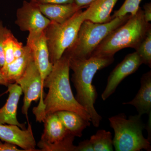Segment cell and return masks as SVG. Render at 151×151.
Listing matches in <instances>:
<instances>
[{
    "label": "cell",
    "instance_id": "30bf717a",
    "mask_svg": "<svg viewBox=\"0 0 151 151\" xmlns=\"http://www.w3.org/2000/svg\"><path fill=\"white\" fill-rule=\"evenodd\" d=\"M142 64V60L136 51L126 55L108 76L107 85L101 95L103 100L105 101L113 94L121 82L136 72Z\"/></svg>",
    "mask_w": 151,
    "mask_h": 151
},
{
    "label": "cell",
    "instance_id": "9c48e42d",
    "mask_svg": "<svg viewBox=\"0 0 151 151\" xmlns=\"http://www.w3.org/2000/svg\"><path fill=\"white\" fill-rule=\"evenodd\" d=\"M22 5L17 9L15 24L22 31L29 33L42 32L50 23L42 14L37 4L23 1Z\"/></svg>",
    "mask_w": 151,
    "mask_h": 151
},
{
    "label": "cell",
    "instance_id": "603a6c76",
    "mask_svg": "<svg viewBox=\"0 0 151 151\" xmlns=\"http://www.w3.org/2000/svg\"><path fill=\"white\" fill-rule=\"evenodd\" d=\"M12 32L6 27L3 24L2 21H0V69L4 64L5 59L4 52V42L5 40L10 33Z\"/></svg>",
    "mask_w": 151,
    "mask_h": 151
},
{
    "label": "cell",
    "instance_id": "5b68a950",
    "mask_svg": "<svg viewBox=\"0 0 151 151\" xmlns=\"http://www.w3.org/2000/svg\"><path fill=\"white\" fill-rule=\"evenodd\" d=\"M142 116L137 114L128 119L121 113L109 118L110 127L114 131L113 147L116 151L151 150V142L143 134L146 125Z\"/></svg>",
    "mask_w": 151,
    "mask_h": 151
},
{
    "label": "cell",
    "instance_id": "484cf974",
    "mask_svg": "<svg viewBox=\"0 0 151 151\" xmlns=\"http://www.w3.org/2000/svg\"><path fill=\"white\" fill-rule=\"evenodd\" d=\"M24 151L23 150H19L16 146L12 144L0 142V151Z\"/></svg>",
    "mask_w": 151,
    "mask_h": 151
},
{
    "label": "cell",
    "instance_id": "3957f363",
    "mask_svg": "<svg viewBox=\"0 0 151 151\" xmlns=\"http://www.w3.org/2000/svg\"><path fill=\"white\" fill-rule=\"evenodd\" d=\"M150 30L151 24L146 21L140 7L136 14L130 15L125 23L102 41L91 56L113 57L123 49L132 48L136 50Z\"/></svg>",
    "mask_w": 151,
    "mask_h": 151
},
{
    "label": "cell",
    "instance_id": "6da1fadb",
    "mask_svg": "<svg viewBox=\"0 0 151 151\" xmlns=\"http://www.w3.org/2000/svg\"><path fill=\"white\" fill-rule=\"evenodd\" d=\"M69 59L65 55L53 64L51 72L44 81L48 91L37 122H43L47 115L60 111H73L91 122L89 113L76 99L69 80Z\"/></svg>",
    "mask_w": 151,
    "mask_h": 151
},
{
    "label": "cell",
    "instance_id": "ffe728a7",
    "mask_svg": "<svg viewBox=\"0 0 151 151\" xmlns=\"http://www.w3.org/2000/svg\"><path fill=\"white\" fill-rule=\"evenodd\" d=\"M94 151H113V139L110 132L104 129L98 130L90 137Z\"/></svg>",
    "mask_w": 151,
    "mask_h": 151
},
{
    "label": "cell",
    "instance_id": "52a82bcc",
    "mask_svg": "<svg viewBox=\"0 0 151 151\" xmlns=\"http://www.w3.org/2000/svg\"><path fill=\"white\" fill-rule=\"evenodd\" d=\"M44 129L37 146L42 151H76L75 137L64 127L55 113L47 115Z\"/></svg>",
    "mask_w": 151,
    "mask_h": 151
},
{
    "label": "cell",
    "instance_id": "8992f818",
    "mask_svg": "<svg viewBox=\"0 0 151 151\" xmlns=\"http://www.w3.org/2000/svg\"><path fill=\"white\" fill-rule=\"evenodd\" d=\"M84 20V12L81 9L62 23L50 22L44 31L50 60L52 64L58 60L74 43L80 26Z\"/></svg>",
    "mask_w": 151,
    "mask_h": 151
},
{
    "label": "cell",
    "instance_id": "277c9868",
    "mask_svg": "<svg viewBox=\"0 0 151 151\" xmlns=\"http://www.w3.org/2000/svg\"><path fill=\"white\" fill-rule=\"evenodd\" d=\"M130 17L128 14L117 17L104 23L84 20L80 26L74 43L63 54L68 57L89 58L102 41L113 31L125 23Z\"/></svg>",
    "mask_w": 151,
    "mask_h": 151
},
{
    "label": "cell",
    "instance_id": "9a60e30c",
    "mask_svg": "<svg viewBox=\"0 0 151 151\" xmlns=\"http://www.w3.org/2000/svg\"><path fill=\"white\" fill-rule=\"evenodd\" d=\"M141 87L133 100L123 105L134 106L138 115L142 116L151 113V71L144 73L141 78Z\"/></svg>",
    "mask_w": 151,
    "mask_h": 151
},
{
    "label": "cell",
    "instance_id": "4316f807",
    "mask_svg": "<svg viewBox=\"0 0 151 151\" xmlns=\"http://www.w3.org/2000/svg\"><path fill=\"white\" fill-rule=\"evenodd\" d=\"M144 18L146 22L150 23L151 21V3H146L143 6Z\"/></svg>",
    "mask_w": 151,
    "mask_h": 151
},
{
    "label": "cell",
    "instance_id": "ac0fdd59",
    "mask_svg": "<svg viewBox=\"0 0 151 151\" xmlns=\"http://www.w3.org/2000/svg\"><path fill=\"white\" fill-rule=\"evenodd\" d=\"M33 60L34 58L32 52L29 47L26 45L21 56L15 59L7 68L5 77L8 84L15 83Z\"/></svg>",
    "mask_w": 151,
    "mask_h": 151
},
{
    "label": "cell",
    "instance_id": "8fae6325",
    "mask_svg": "<svg viewBox=\"0 0 151 151\" xmlns=\"http://www.w3.org/2000/svg\"><path fill=\"white\" fill-rule=\"evenodd\" d=\"M32 52L34 60L40 73L44 84L51 72L53 64L50 60L49 52L44 32L29 33L27 44Z\"/></svg>",
    "mask_w": 151,
    "mask_h": 151
},
{
    "label": "cell",
    "instance_id": "f1b7e54d",
    "mask_svg": "<svg viewBox=\"0 0 151 151\" xmlns=\"http://www.w3.org/2000/svg\"><path fill=\"white\" fill-rule=\"evenodd\" d=\"M151 113H149L148 114L149 115L148 122L147 124L146 125L145 128V129L147 130L148 133V138L147 139L150 142H151Z\"/></svg>",
    "mask_w": 151,
    "mask_h": 151
},
{
    "label": "cell",
    "instance_id": "d4e9b609",
    "mask_svg": "<svg viewBox=\"0 0 151 151\" xmlns=\"http://www.w3.org/2000/svg\"><path fill=\"white\" fill-rule=\"evenodd\" d=\"M31 1L38 4H68L74 2V0H22Z\"/></svg>",
    "mask_w": 151,
    "mask_h": 151
},
{
    "label": "cell",
    "instance_id": "7c38bea8",
    "mask_svg": "<svg viewBox=\"0 0 151 151\" xmlns=\"http://www.w3.org/2000/svg\"><path fill=\"white\" fill-rule=\"evenodd\" d=\"M17 125L0 124V139L5 142L18 146L24 151H40L36 148V142L31 124L27 129H20Z\"/></svg>",
    "mask_w": 151,
    "mask_h": 151
},
{
    "label": "cell",
    "instance_id": "83f0119b",
    "mask_svg": "<svg viewBox=\"0 0 151 151\" xmlns=\"http://www.w3.org/2000/svg\"><path fill=\"white\" fill-rule=\"evenodd\" d=\"M95 0H74V2L81 8H86Z\"/></svg>",
    "mask_w": 151,
    "mask_h": 151
},
{
    "label": "cell",
    "instance_id": "f546056e",
    "mask_svg": "<svg viewBox=\"0 0 151 151\" xmlns=\"http://www.w3.org/2000/svg\"><path fill=\"white\" fill-rule=\"evenodd\" d=\"M8 84L5 76L3 74L1 69H0V84L7 86Z\"/></svg>",
    "mask_w": 151,
    "mask_h": 151
},
{
    "label": "cell",
    "instance_id": "5bb4252c",
    "mask_svg": "<svg viewBox=\"0 0 151 151\" xmlns=\"http://www.w3.org/2000/svg\"><path fill=\"white\" fill-rule=\"evenodd\" d=\"M42 14L50 22H64L82 8L75 3L68 4H38Z\"/></svg>",
    "mask_w": 151,
    "mask_h": 151
},
{
    "label": "cell",
    "instance_id": "d6986e66",
    "mask_svg": "<svg viewBox=\"0 0 151 151\" xmlns=\"http://www.w3.org/2000/svg\"><path fill=\"white\" fill-rule=\"evenodd\" d=\"M24 46L23 45L22 43L19 41L12 32L6 38L3 47L4 64L1 69L5 76L9 65L15 59L21 56L24 51Z\"/></svg>",
    "mask_w": 151,
    "mask_h": 151
},
{
    "label": "cell",
    "instance_id": "e0dca14e",
    "mask_svg": "<svg viewBox=\"0 0 151 151\" xmlns=\"http://www.w3.org/2000/svg\"><path fill=\"white\" fill-rule=\"evenodd\" d=\"M55 113L66 129L75 137H82L84 130L91 124V122L73 111H60Z\"/></svg>",
    "mask_w": 151,
    "mask_h": 151
},
{
    "label": "cell",
    "instance_id": "ba28073f",
    "mask_svg": "<svg viewBox=\"0 0 151 151\" xmlns=\"http://www.w3.org/2000/svg\"><path fill=\"white\" fill-rule=\"evenodd\" d=\"M15 83L19 85L24 94L22 111L27 119H28V113L31 104L33 101L37 102L40 99L37 107L33 109V113L37 120L43 106L44 86L40 73L34 60L29 63L24 73Z\"/></svg>",
    "mask_w": 151,
    "mask_h": 151
},
{
    "label": "cell",
    "instance_id": "cb8c5ba5",
    "mask_svg": "<svg viewBox=\"0 0 151 151\" xmlns=\"http://www.w3.org/2000/svg\"><path fill=\"white\" fill-rule=\"evenodd\" d=\"M76 151H94L93 146L89 139L84 140L76 146Z\"/></svg>",
    "mask_w": 151,
    "mask_h": 151
},
{
    "label": "cell",
    "instance_id": "7a4b0ae2",
    "mask_svg": "<svg viewBox=\"0 0 151 151\" xmlns=\"http://www.w3.org/2000/svg\"><path fill=\"white\" fill-rule=\"evenodd\" d=\"M68 58L70 68L73 71L71 81L76 90V99L89 113L93 126L97 128L100 126L102 117L94 107L97 93L92 81L97 71L113 63L114 57L92 56L86 59Z\"/></svg>",
    "mask_w": 151,
    "mask_h": 151
},
{
    "label": "cell",
    "instance_id": "7402d4cb",
    "mask_svg": "<svg viewBox=\"0 0 151 151\" xmlns=\"http://www.w3.org/2000/svg\"><path fill=\"white\" fill-rule=\"evenodd\" d=\"M142 0H125L122 6L118 10L115 11L112 19L117 17L124 16L129 14L131 15H134L140 8V4Z\"/></svg>",
    "mask_w": 151,
    "mask_h": 151
},
{
    "label": "cell",
    "instance_id": "44dd1931",
    "mask_svg": "<svg viewBox=\"0 0 151 151\" xmlns=\"http://www.w3.org/2000/svg\"><path fill=\"white\" fill-rule=\"evenodd\" d=\"M136 52L142 60L143 64L151 67V30L140 44Z\"/></svg>",
    "mask_w": 151,
    "mask_h": 151
},
{
    "label": "cell",
    "instance_id": "4fadbf2b",
    "mask_svg": "<svg viewBox=\"0 0 151 151\" xmlns=\"http://www.w3.org/2000/svg\"><path fill=\"white\" fill-rule=\"evenodd\" d=\"M7 86L9 97L5 104L0 108V124L17 125L25 129V125L21 124L17 117L19 100L23 93L21 88L16 83L9 84Z\"/></svg>",
    "mask_w": 151,
    "mask_h": 151
},
{
    "label": "cell",
    "instance_id": "2e32d148",
    "mask_svg": "<svg viewBox=\"0 0 151 151\" xmlns=\"http://www.w3.org/2000/svg\"><path fill=\"white\" fill-rule=\"evenodd\" d=\"M119 0H95L83 11L85 20L104 23L112 19L111 13Z\"/></svg>",
    "mask_w": 151,
    "mask_h": 151
}]
</instances>
